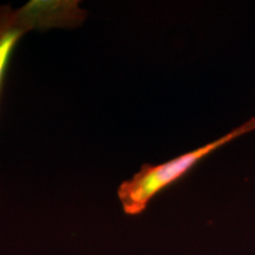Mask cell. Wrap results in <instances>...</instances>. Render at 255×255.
Listing matches in <instances>:
<instances>
[{
	"mask_svg": "<svg viewBox=\"0 0 255 255\" xmlns=\"http://www.w3.org/2000/svg\"><path fill=\"white\" fill-rule=\"evenodd\" d=\"M255 131V116L233 128L214 141L159 164H143L129 180L120 184L117 196L127 215H139L158 193L187 175L199 162L235 139Z\"/></svg>",
	"mask_w": 255,
	"mask_h": 255,
	"instance_id": "cell-1",
	"label": "cell"
},
{
	"mask_svg": "<svg viewBox=\"0 0 255 255\" xmlns=\"http://www.w3.org/2000/svg\"><path fill=\"white\" fill-rule=\"evenodd\" d=\"M88 17L76 0H31L21 7L0 5V92L12 53L21 37L33 30L76 27Z\"/></svg>",
	"mask_w": 255,
	"mask_h": 255,
	"instance_id": "cell-2",
	"label": "cell"
}]
</instances>
